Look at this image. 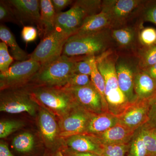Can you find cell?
I'll list each match as a JSON object with an SVG mask.
<instances>
[{
    "label": "cell",
    "mask_w": 156,
    "mask_h": 156,
    "mask_svg": "<svg viewBox=\"0 0 156 156\" xmlns=\"http://www.w3.org/2000/svg\"><path fill=\"white\" fill-rule=\"evenodd\" d=\"M140 128L146 147L147 156H156V128L147 123Z\"/></svg>",
    "instance_id": "cell-26"
},
{
    "label": "cell",
    "mask_w": 156,
    "mask_h": 156,
    "mask_svg": "<svg viewBox=\"0 0 156 156\" xmlns=\"http://www.w3.org/2000/svg\"><path fill=\"white\" fill-rule=\"evenodd\" d=\"M144 1H102V10L108 14L111 29L123 27L137 22Z\"/></svg>",
    "instance_id": "cell-5"
},
{
    "label": "cell",
    "mask_w": 156,
    "mask_h": 156,
    "mask_svg": "<svg viewBox=\"0 0 156 156\" xmlns=\"http://www.w3.org/2000/svg\"><path fill=\"white\" fill-rule=\"evenodd\" d=\"M65 151L69 156H99L98 155L90 153L77 152L70 150H67Z\"/></svg>",
    "instance_id": "cell-41"
},
{
    "label": "cell",
    "mask_w": 156,
    "mask_h": 156,
    "mask_svg": "<svg viewBox=\"0 0 156 156\" xmlns=\"http://www.w3.org/2000/svg\"><path fill=\"white\" fill-rule=\"evenodd\" d=\"M142 70L147 73L149 75L151 76L155 81H156V64L151 67Z\"/></svg>",
    "instance_id": "cell-42"
},
{
    "label": "cell",
    "mask_w": 156,
    "mask_h": 156,
    "mask_svg": "<svg viewBox=\"0 0 156 156\" xmlns=\"http://www.w3.org/2000/svg\"><path fill=\"white\" fill-rule=\"evenodd\" d=\"M134 90L137 98L149 99L156 92V81L140 69L134 78Z\"/></svg>",
    "instance_id": "cell-21"
},
{
    "label": "cell",
    "mask_w": 156,
    "mask_h": 156,
    "mask_svg": "<svg viewBox=\"0 0 156 156\" xmlns=\"http://www.w3.org/2000/svg\"><path fill=\"white\" fill-rule=\"evenodd\" d=\"M69 36L58 27L41 39L30 58L37 62L41 66L59 58Z\"/></svg>",
    "instance_id": "cell-8"
},
{
    "label": "cell",
    "mask_w": 156,
    "mask_h": 156,
    "mask_svg": "<svg viewBox=\"0 0 156 156\" xmlns=\"http://www.w3.org/2000/svg\"><path fill=\"white\" fill-rule=\"evenodd\" d=\"M93 114L76 104L58 122L59 137H67L83 134Z\"/></svg>",
    "instance_id": "cell-10"
},
{
    "label": "cell",
    "mask_w": 156,
    "mask_h": 156,
    "mask_svg": "<svg viewBox=\"0 0 156 156\" xmlns=\"http://www.w3.org/2000/svg\"><path fill=\"white\" fill-rule=\"evenodd\" d=\"M110 29L111 21L108 14L101 11L98 14L87 17L75 34L90 33Z\"/></svg>",
    "instance_id": "cell-22"
},
{
    "label": "cell",
    "mask_w": 156,
    "mask_h": 156,
    "mask_svg": "<svg viewBox=\"0 0 156 156\" xmlns=\"http://www.w3.org/2000/svg\"><path fill=\"white\" fill-rule=\"evenodd\" d=\"M63 89L71 94L75 102L79 106L92 114L103 112L101 97L92 82L85 87Z\"/></svg>",
    "instance_id": "cell-15"
},
{
    "label": "cell",
    "mask_w": 156,
    "mask_h": 156,
    "mask_svg": "<svg viewBox=\"0 0 156 156\" xmlns=\"http://www.w3.org/2000/svg\"><path fill=\"white\" fill-rule=\"evenodd\" d=\"M118 54L110 49L95 57L97 68L104 80L105 97L110 112L118 116L131 103L119 87L116 70Z\"/></svg>",
    "instance_id": "cell-1"
},
{
    "label": "cell",
    "mask_w": 156,
    "mask_h": 156,
    "mask_svg": "<svg viewBox=\"0 0 156 156\" xmlns=\"http://www.w3.org/2000/svg\"><path fill=\"white\" fill-rule=\"evenodd\" d=\"M27 92L36 103L44 106L59 119L67 114L76 104L71 94L61 87H35Z\"/></svg>",
    "instance_id": "cell-4"
},
{
    "label": "cell",
    "mask_w": 156,
    "mask_h": 156,
    "mask_svg": "<svg viewBox=\"0 0 156 156\" xmlns=\"http://www.w3.org/2000/svg\"><path fill=\"white\" fill-rule=\"evenodd\" d=\"M143 24L137 22L110 30L114 49L119 53H135L141 47L139 35Z\"/></svg>",
    "instance_id": "cell-9"
},
{
    "label": "cell",
    "mask_w": 156,
    "mask_h": 156,
    "mask_svg": "<svg viewBox=\"0 0 156 156\" xmlns=\"http://www.w3.org/2000/svg\"><path fill=\"white\" fill-rule=\"evenodd\" d=\"M130 142L126 144L101 145V156H125L130 147Z\"/></svg>",
    "instance_id": "cell-30"
},
{
    "label": "cell",
    "mask_w": 156,
    "mask_h": 156,
    "mask_svg": "<svg viewBox=\"0 0 156 156\" xmlns=\"http://www.w3.org/2000/svg\"><path fill=\"white\" fill-rule=\"evenodd\" d=\"M41 18L39 36L42 39L54 30L57 13H56L51 1H40Z\"/></svg>",
    "instance_id": "cell-20"
},
{
    "label": "cell",
    "mask_w": 156,
    "mask_h": 156,
    "mask_svg": "<svg viewBox=\"0 0 156 156\" xmlns=\"http://www.w3.org/2000/svg\"><path fill=\"white\" fill-rule=\"evenodd\" d=\"M23 123L22 122L14 120L2 121L0 122V137L5 138L13 132L22 128Z\"/></svg>",
    "instance_id": "cell-32"
},
{
    "label": "cell",
    "mask_w": 156,
    "mask_h": 156,
    "mask_svg": "<svg viewBox=\"0 0 156 156\" xmlns=\"http://www.w3.org/2000/svg\"><path fill=\"white\" fill-rule=\"evenodd\" d=\"M136 54L140 69H145L156 64V45L141 46Z\"/></svg>",
    "instance_id": "cell-24"
},
{
    "label": "cell",
    "mask_w": 156,
    "mask_h": 156,
    "mask_svg": "<svg viewBox=\"0 0 156 156\" xmlns=\"http://www.w3.org/2000/svg\"><path fill=\"white\" fill-rule=\"evenodd\" d=\"M38 123L41 134L46 144L53 146L59 137V127L53 115L45 109H41Z\"/></svg>",
    "instance_id": "cell-18"
},
{
    "label": "cell",
    "mask_w": 156,
    "mask_h": 156,
    "mask_svg": "<svg viewBox=\"0 0 156 156\" xmlns=\"http://www.w3.org/2000/svg\"><path fill=\"white\" fill-rule=\"evenodd\" d=\"M65 139L66 144L70 150L80 153H90L101 156V144L92 135L77 134Z\"/></svg>",
    "instance_id": "cell-17"
},
{
    "label": "cell",
    "mask_w": 156,
    "mask_h": 156,
    "mask_svg": "<svg viewBox=\"0 0 156 156\" xmlns=\"http://www.w3.org/2000/svg\"><path fill=\"white\" fill-rule=\"evenodd\" d=\"M52 5L56 13H60L62 10L69 5H72L74 1L72 0H51Z\"/></svg>",
    "instance_id": "cell-39"
},
{
    "label": "cell",
    "mask_w": 156,
    "mask_h": 156,
    "mask_svg": "<svg viewBox=\"0 0 156 156\" xmlns=\"http://www.w3.org/2000/svg\"><path fill=\"white\" fill-rule=\"evenodd\" d=\"M92 83L90 76L81 74L74 73L68 81L67 83L62 88L83 87Z\"/></svg>",
    "instance_id": "cell-36"
},
{
    "label": "cell",
    "mask_w": 156,
    "mask_h": 156,
    "mask_svg": "<svg viewBox=\"0 0 156 156\" xmlns=\"http://www.w3.org/2000/svg\"><path fill=\"white\" fill-rule=\"evenodd\" d=\"M116 62L120 89L130 103L137 99L134 90V78L140 69L138 57L135 53H119Z\"/></svg>",
    "instance_id": "cell-6"
},
{
    "label": "cell",
    "mask_w": 156,
    "mask_h": 156,
    "mask_svg": "<svg viewBox=\"0 0 156 156\" xmlns=\"http://www.w3.org/2000/svg\"><path fill=\"white\" fill-rule=\"evenodd\" d=\"M149 103L148 121L147 123L152 127L156 128V92L151 98L148 99Z\"/></svg>",
    "instance_id": "cell-38"
},
{
    "label": "cell",
    "mask_w": 156,
    "mask_h": 156,
    "mask_svg": "<svg viewBox=\"0 0 156 156\" xmlns=\"http://www.w3.org/2000/svg\"><path fill=\"white\" fill-rule=\"evenodd\" d=\"M148 99L137 98L131 102L118 117V123L131 130L136 131L148 121Z\"/></svg>",
    "instance_id": "cell-12"
},
{
    "label": "cell",
    "mask_w": 156,
    "mask_h": 156,
    "mask_svg": "<svg viewBox=\"0 0 156 156\" xmlns=\"http://www.w3.org/2000/svg\"><path fill=\"white\" fill-rule=\"evenodd\" d=\"M0 156H15L9 150L7 144L1 142L0 144Z\"/></svg>",
    "instance_id": "cell-40"
},
{
    "label": "cell",
    "mask_w": 156,
    "mask_h": 156,
    "mask_svg": "<svg viewBox=\"0 0 156 156\" xmlns=\"http://www.w3.org/2000/svg\"><path fill=\"white\" fill-rule=\"evenodd\" d=\"M128 151V156H147L146 147L140 128L134 133Z\"/></svg>",
    "instance_id": "cell-28"
},
{
    "label": "cell",
    "mask_w": 156,
    "mask_h": 156,
    "mask_svg": "<svg viewBox=\"0 0 156 156\" xmlns=\"http://www.w3.org/2000/svg\"><path fill=\"white\" fill-rule=\"evenodd\" d=\"M14 58L9 54L8 46L5 43H0V73L5 72L9 69Z\"/></svg>",
    "instance_id": "cell-35"
},
{
    "label": "cell",
    "mask_w": 156,
    "mask_h": 156,
    "mask_svg": "<svg viewBox=\"0 0 156 156\" xmlns=\"http://www.w3.org/2000/svg\"><path fill=\"white\" fill-rule=\"evenodd\" d=\"M139 38L142 46L156 45V29L151 27H143L140 30Z\"/></svg>",
    "instance_id": "cell-34"
},
{
    "label": "cell",
    "mask_w": 156,
    "mask_h": 156,
    "mask_svg": "<svg viewBox=\"0 0 156 156\" xmlns=\"http://www.w3.org/2000/svg\"><path fill=\"white\" fill-rule=\"evenodd\" d=\"M38 34V31L34 27L27 25L23 27L21 31V37L26 43L34 41L37 39Z\"/></svg>",
    "instance_id": "cell-37"
},
{
    "label": "cell",
    "mask_w": 156,
    "mask_h": 156,
    "mask_svg": "<svg viewBox=\"0 0 156 156\" xmlns=\"http://www.w3.org/2000/svg\"><path fill=\"white\" fill-rule=\"evenodd\" d=\"M95 59L94 56H83L76 62L74 73L91 76L92 64Z\"/></svg>",
    "instance_id": "cell-31"
},
{
    "label": "cell",
    "mask_w": 156,
    "mask_h": 156,
    "mask_svg": "<svg viewBox=\"0 0 156 156\" xmlns=\"http://www.w3.org/2000/svg\"><path fill=\"white\" fill-rule=\"evenodd\" d=\"M42 156H50V154L48 153H45Z\"/></svg>",
    "instance_id": "cell-44"
},
{
    "label": "cell",
    "mask_w": 156,
    "mask_h": 156,
    "mask_svg": "<svg viewBox=\"0 0 156 156\" xmlns=\"http://www.w3.org/2000/svg\"><path fill=\"white\" fill-rule=\"evenodd\" d=\"M83 56L69 57L64 55L41 66L30 82L35 87H64L75 73L76 62Z\"/></svg>",
    "instance_id": "cell-3"
},
{
    "label": "cell",
    "mask_w": 156,
    "mask_h": 156,
    "mask_svg": "<svg viewBox=\"0 0 156 156\" xmlns=\"http://www.w3.org/2000/svg\"><path fill=\"white\" fill-rule=\"evenodd\" d=\"M0 111L9 114L27 112L34 115L35 103L28 92L11 91L3 94Z\"/></svg>",
    "instance_id": "cell-13"
},
{
    "label": "cell",
    "mask_w": 156,
    "mask_h": 156,
    "mask_svg": "<svg viewBox=\"0 0 156 156\" xmlns=\"http://www.w3.org/2000/svg\"><path fill=\"white\" fill-rule=\"evenodd\" d=\"M12 144L14 149L18 152H30L32 150L34 145L33 135L28 132L21 133L14 137Z\"/></svg>",
    "instance_id": "cell-27"
},
{
    "label": "cell",
    "mask_w": 156,
    "mask_h": 156,
    "mask_svg": "<svg viewBox=\"0 0 156 156\" xmlns=\"http://www.w3.org/2000/svg\"><path fill=\"white\" fill-rule=\"evenodd\" d=\"M135 131L118 123L103 133L89 135L94 136L101 145L126 144L131 142Z\"/></svg>",
    "instance_id": "cell-16"
},
{
    "label": "cell",
    "mask_w": 156,
    "mask_h": 156,
    "mask_svg": "<svg viewBox=\"0 0 156 156\" xmlns=\"http://www.w3.org/2000/svg\"><path fill=\"white\" fill-rule=\"evenodd\" d=\"M0 20L1 22H11L20 25L13 10L6 1H0Z\"/></svg>",
    "instance_id": "cell-33"
},
{
    "label": "cell",
    "mask_w": 156,
    "mask_h": 156,
    "mask_svg": "<svg viewBox=\"0 0 156 156\" xmlns=\"http://www.w3.org/2000/svg\"><path fill=\"white\" fill-rule=\"evenodd\" d=\"M13 10L20 25L40 27L41 10L39 0H6Z\"/></svg>",
    "instance_id": "cell-14"
},
{
    "label": "cell",
    "mask_w": 156,
    "mask_h": 156,
    "mask_svg": "<svg viewBox=\"0 0 156 156\" xmlns=\"http://www.w3.org/2000/svg\"><path fill=\"white\" fill-rule=\"evenodd\" d=\"M138 21L142 24L144 22H150L156 25V0L144 1Z\"/></svg>",
    "instance_id": "cell-29"
},
{
    "label": "cell",
    "mask_w": 156,
    "mask_h": 156,
    "mask_svg": "<svg viewBox=\"0 0 156 156\" xmlns=\"http://www.w3.org/2000/svg\"><path fill=\"white\" fill-rule=\"evenodd\" d=\"M91 16L82 0L74 1L69 10L57 14L55 27L71 37L80 28L85 20Z\"/></svg>",
    "instance_id": "cell-11"
},
{
    "label": "cell",
    "mask_w": 156,
    "mask_h": 156,
    "mask_svg": "<svg viewBox=\"0 0 156 156\" xmlns=\"http://www.w3.org/2000/svg\"><path fill=\"white\" fill-rule=\"evenodd\" d=\"M55 156H65L64 154L62 153L60 151H58V152L56 153V154Z\"/></svg>",
    "instance_id": "cell-43"
},
{
    "label": "cell",
    "mask_w": 156,
    "mask_h": 156,
    "mask_svg": "<svg viewBox=\"0 0 156 156\" xmlns=\"http://www.w3.org/2000/svg\"><path fill=\"white\" fill-rule=\"evenodd\" d=\"M0 39L11 48L12 57L15 60L22 62L29 59L30 54L20 47L10 30L2 23L0 25Z\"/></svg>",
    "instance_id": "cell-23"
},
{
    "label": "cell",
    "mask_w": 156,
    "mask_h": 156,
    "mask_svg": "<svg viewBox=\"0 0 156 156\" xmlns=\"http://www.w3.org/2000/svg\"><path fill=\"white\" fill-rule=\"evenodd\" d=\"M114 48L110 29L90 33L75 34L65 44L62 55L73 57L101 55Z\"/></svg>",
    "instance_id": "cell-2"
},
{
    "label": "cell",
    "mask_w": 156,
    "mask_h": 156,
    "mask_svg": "<svg viewBox=\"0 0 156 156\" xmlns=\"http://www.w3.org/2000/svg\"><path fill=\"white\" fill-rule=\"evenodd\" d=\"M90 78L92 84L101 97L103 112H109L105 97V83L103 77L98 69L95 59L92 64V72Z\"/></svg>",
    "instance_id": "cell-25"
},
{
    "label": "cell",
    "mask_w": 156,
    "mask_h": 156,
    "mask_svg": "<svg viewBox=\"0 0 156 156\" xmlns=\"http://www.w3.org/2000/svg\"><path fill=\"white\" fill-rule=\"evenodd\" d=\"M118 123V117L110 112L93 114L83 134H95L105 132Z\"/></svg>",
    "instance_id": "cell-19"
},
{
    "label": "cell",
    "mask_w": 156,
    "mask_h": 156,
    "mask_svg": "<svg viewBox=\"0 0 156 156\" xmlns=\"http://www.w3.org/2000/svg\"><path fill=\"white\" fill-rule=\"evenodd\" d=\"M37 62L31 59L17 62L6 72L0 73V88L2 91L17 89L30 82L41 68Z\"/></svg>",
    "instance_id": "cell-7"
}]
</instances>
